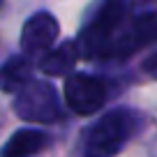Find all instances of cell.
Listing matches in <instances>:
<instances>
[{
    "label": "cell",
    "mask_w": 157,
    "mask_h": 157,
    "mask_svg": "<svg viewBox=\"0 0 157 157\" xmlns=\"http://www.w3.org/2000/svg\"><path fill=\"white\" fill-rule=\"evenodd\" d=\"M0 2H2V0H0Z\"/></svg>",
    "instance_id": "obj_11"
},
{
    "label": "cell",
    "mask_w": 157,
    "mask_h": 157,
    "mask_svg": "<svg viewBox=\"0 0 157 157\" xmlns=\"http://www.w3.org/2000/svg\"><path fill=\"white\" fill-rule=\"evenodd\" d=\"M14 111L19 118L30 123H51L60 116V104L49 81H28L16 90Z\"/></svg>",
    "instance_id": "obj_3"
},
{
    "label": "cell",
    "mask_w": 157,
    "mask_h": 157,
    "mask_svg": "<svg viewBox=\"0 0 157 157\" xmlns=\"http://www.w3.org/2000/svg\"><path fill=\"white\" fill-rule=\"evenodd\" d=\"M78 56L81 53H78L76 42H65V44L56 46L53 51H49L44 56V60L39 63V69L44 74H49V76H63L76 65Z\"/></svg>",
    "instance_id": "obj_8"
},
{
    "label": "cell",
    "mask_w": 157,
    "mask_h": 157,
    "mask_svg": "<svg viewBox=\"0 0 157 157\" xmlns=\"http://www.w3.org/2000/svg\"><path fill=\"white\" fill-rule=\"evenodd\" d=\"M127 14V0H99L88 25L78 39V53L86 58H106L111 49L113 35L123 25Z\"/></svg>",
    "instance_id": "obj_1"
},
{
    "label": "cell",
    "mask_w": 157,
    "mask_h": 157,
    "mask_svg": "<svg viewBox=\"0 0 157 157\" xmlns=\"http://www.w3.org/2000/svg\"><path fill=\"white\" fill-rule=\"evenodd\" d=\"M65 99L78 116H93L106 102V86L90 74H72L65 78Z\"/></svg>",
    "instance_id": "obj_4"
},
{
    "label": "cell",
    "mask_w": 157,
    "mask_h": 157,
    "mask_svg": "<svg viewBox=\"0 0 157 157\" xmlns=\"http://www.w3.org/2000/svg\"><path fill=\"white\" fill-rule=\"evenodd\" d=\"M134 127V116L127 109H116L99 118L88 129L86 157H113L127 143Z\"/></svg>",
    "instance_id": "obj_2"
},
{
    "label": "cell",
    "mask_w": 157,
    "mask_h": 157,
    "mask_svg": "<svg viewBox=\"0 0 157 157\" xmlns=\"http://www.w3.org/2000/svg\"><path fill=\"white\" fill-rule=\"evenodd\" d=\"M46 146V134L39 129H19L5 143L0 157H33Z\"/></svg>",
    "instance_id": "obj_7"
},
{
    "label": "cell",
    "mask_w": 157,
    "mask_h": 157,
    "mask_svg": "<svg viewBox=\"0 0 157 157\" xmlns=\"http://www.w3.org/2000/svg\"><path fill=\"white\" fill-rule=\"evenodd\" d=\"M30 81V63L23 56H12L0 67V90L2 93H16Z\"/></svg>",
    "instance_id": "obj_9"
},
{
    "label": "cell",
    "mask_w": 157,
    "mask_h": 157,
    "mask_svg": "<svg viewBox=\"0 0 157 157\" xmlns=\"http://www.w3.org/2000/svg\"><path fill=\"white\" fill-rule=\"evenodd\" d=\"M150 42H157V12H143L132 21V25L120 37L111 42L106 58H127Z\"/></svg>",
    "instance_id": "obj_5"
},
{
    "label": "cell",
    "mask_w": 157,
    "mask_h": 157,
    "mask_svg": "<svg viewBox=\"0 0 157 157\" xmlns=\"http://www.w3.org/2000/svg\"><path fill=\"white\" fill-rule=\"evenodd\" d=\"M58 35H60V25L56 16L49 12H37L25 21L23 33H21V46L25 53H39V51L51 49Z\"/></svg>",
    "instance_id": "obj_6"
},
{
    "label": "cell",
    "mask_w": 157,
    "mask_h": 157,
    "mask_svg": "<svg viewBox=\"0 0 157 157\" xmlns=\"http://www.w3.org/2000/svg\"><path fill=\"white\" fill-rule=\"evenodd\" d=\"M143 72H146L150 78H155V81H157V53L148 56V58L143 60Z\"/></svg>",
    "instance_id": "obj_10"
}]
</instances>
